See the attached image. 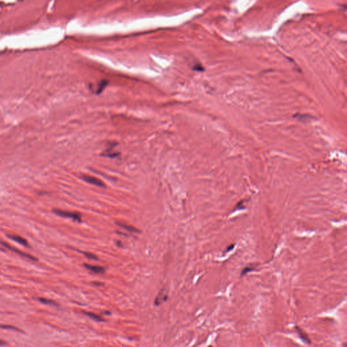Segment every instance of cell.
Returning <instances> with one entry per match:
<instances>
[{"label": "cell", "mask_w": 347, "mask_h": 347, "mask_svg": "<svg viewBox=\"0 0 347 347\" xmlns=\"http://www.w3.org/2000/svg\"><path fill=\"white\" fill-rule=\"evenodd\" d=\"M54 212L58 216L61 217H64V218H71L72 220H75V221H77L80 222L81 221V217L80 213L76 212H67V211H63L60 210H54Z\"/></svg>", "instance_id": "1"}, {"label": "cell", "mask_w": 347, "mask_h": 347, "mask_svg": "<svg viewBox=\"0 0 347 347\" xmlns=\"http://www.w3.org/2000/svg\"><path fill=\"white\" fill-rule=\"evenodd\" d=\"M0 243H2V245L5 246V247H7L8 249L11 250V251H12V252H14V253H16V254H19V255L20 256H23V257H24V258L30 259V260H34V261H37V259L36 258H35V257H34V256H32L31 255H30V254H27V253H25V252H22V251H20V250H19L16 249V248H15V247H13L10 246V245H8V244L7 243L3 242V241H0Z\"/></svg>", "instance_id": "2"}, {"label": "cell", "mask_w": 347, "mask_h": 347, "mask_svg": "<svg viewBox=\"0 0 347 347\" xmlns=\"http://www.w3.org/2000/svg\"><path fill=\"white\" fill-rule=\"evenodd\" d=\"M82 179L84 181H86V182L91 184V185H93L97 186L99 187H104L105 186L104 184L102 182L101 180L96 179V178H94V177L89 176H83Z\"/></svg>", "instance_id": "3"}, {"label": "cell", "mask_w": 347, "mask_h": 347, "mask_svg": "<svg viewBox=\"0 0 347 347\" xmlns=\"http://www.w3.org/2000/svg\"><path fill=\"white\" fill-rule=\"evenodd\" d=\"M168 293L167 292L165 291V289H162L159 292V294L158 295V296L156 297L155 298V305L158 306V305H160L162 303H164V302H165L168 299Z\"/></svg>", "instance_id": "4"}, {"label": "cell", "mask_w": 347, "mask_h": 347, "mask_svg": "<svg viewBox=\"0 0 347 347\" xmlns=\"http://www.w3.org/2000/svg\"><path fill=\"white\" fill-rule=\"evenodd\" d=\"M295 329L296 330L297 333L298 334V336H299V338L303 342L306 343L308 345H310V344H311V340H310L309 336H307V334L304 332L303 330H301L298 326H296Z\"/></svg>", "instance_id": "5"}, {"label": "cell", "mask_w": 347, "mask_h": 347, "mask_svg": "<svg viewBox=\"0 0 347 347\" xmlns=\"http://www.w3.org/2000/svg\"><path fill=\"white\" fill-rule=\"evenodd\" d=\"M83 266L85 267L87 269L92 271V272L96 273V274H102L105 272L104 268L99 266H94V265H91L89 264H83Z\"/></svg>", "instance_id": "6"}, {"label": "cell", "mask_w": 347, "mask_h": 347, "mask_svg": "<svg viewBox=\"0 0 347 347\" xmlns=\"http://www.w3.org/2000/svg\"><path fill=\"white\" fill-rule=\"evenodd\" d=\"M8 237L10 238V239H11L12 240L16 241V242L21 244V245H23L24 246H26V247L29 246V244H28V242H27V241L25 239H24L23 237L19 236V235H8Z\"/></svg>", "instance_id": "7"}, {"label": "cell", "mask_w": 347, "mask_h": 347, "mask_svg": "<svg viewBox=\"0 0 347 347\" xmlns=\"http://www.w3.org/2000/svg\"><path fill=\"white\" fill-rule=\"evenodd\" d=\"M116 224L117 225H119V227H122L123 228L126 229V230L128 231L129 232H133V233H138V232H139V231H138L136 228L132 227V226H129V225H128L126 224H124V223L116 222Z\"/></svg>", "instance_id": "8"}, {"label": "cell", "mask_w": 347, "mask_h": 347, "mask_svg": "<svg viewBox=\"0 0 347 347\" xmlns=\"http://www.w3.org/2000/svg\"><path fill=\"white\" fill-rule=\"evenodd\" d=\"M83 314H85L86 315H87V317H89L90 318H91L92 319H94V321H104V319L102 317L99 316L98 315H96V314H94L93 313L91 312H83Z\"/></svg>", "instance_id": "9"}, {"label": "cell", "mask_w": 347, "mask_h": 347, "mask_svg": "<svg viewBox=\"0 0 347 347\" xmlns=\"http://www.w3.org/2000/svg\"><path fill=\"white\" fill-rule=\"evenodd\" d=\"M39 301L41 302V303H43L44 304H47V305H52V306H58V304H57L56 302H54V300H49V299H47V298H39L37 299Z\"/></svg>", "instance_id": "10"}, {"label": "cell", "mask_w": 347, "mask_h": 347, "mask_svg": "<svg viewBox=\"0 0 347 347\" xmlns=\"http://www.w3.org/2000/svg\"><path fill=\"white\" fill-rule=\"evenodd\" d=\"M108 81L107 80H102L101 81V83H99L98 85V91H97V94H100L101 93L102 91H103V90L108 85Z\"/></svg>", "instance_id": "11"}, {"label": "cell", "mask_w": 347, "mask_h": 347, "mask_svg": "<svg viewBox=\"0 0 347 347\" xmlns=\"http://www.w3.org/2000/svg\"><path fill=\"white\" fill-rule=\"evenodd\" d=\"M254 269H255V268H254V267H252V266L246 267H245V268H243V269L242 270V271H241V275H240V276H241V277H243V276H244V275H246V274L247 273L251 272V271H254Z\"/></svg>", "instance_id": "12"}, {"label": "cell", "mask_w": 347, "mask_h": 347, "mask_svg": "<svg viewBox=\"0 0 347 347\" xmlns=\"http://www.w3.org/2000/svg\"><path fill=\"white\" fill-rule=\"evenodd\" d=\"M81 253L87 257V258H90V259H93V260H98V258L96 257V256L92 254V253H90V252H81Z\"/></svg>", "instance_id": "13"}, {"label": "cell", "mask_w": 347, "mask_h": 347, "mask_svg": "<svg viewBox=\"0 0 347 347\" xmlns=\"http://www.w3.org/2000/svg\"><path fill=\"white\" fill-rule=\"evenodd\" d=\"M0 328L2 329H9V330H16V331H20V330H19L17 328H15L14 326H12V325H0Z\"/></svg>", "instance_id": "14"}, {"label": "cell", "mask_w": 347, "mask_h": 347, "mask_svg": "<svg viewBox=\"0 0 347 347\" xmlns=\"http://www.w3.org/2000/svg\"><path fill=\"white\" fill-rule=\"evenodd\" d=\"M243 201H241L239 202V203H238L237 205L236 206V207H235L234 211H235V210H239L243 209L244 206H243Z\"/></svg>", "instance_id": "15"}, {"label": "cell", "mask_w": 347, "mask_h": 347, "mask_svg": "<svg viewBox=\"0 0 347 347\" xmlns=\"http://www.w3.org/2000/svg\"><path fill=\"white\" fill-rule=\"evenodd\" d=\"M234 247H235V244H234V243H233V244H231V245H230V246H228L227 247V248H226V250H225V253L231 251V250H233L234 249Z\"/></svg>", "instance_id": "16"}, {"label": "cell", "mask_w": 347, "mask_h": 347, "mask_svg": "<svg viewBox=\"0 0 347 347\" xmlns=\"http://www.w3.org/2000/svg\"><path fill=\"white\" fill-rule=\"evenodd\" d=\"M193 69L195 71H202L204 70L203 67H202L201 65H195L193 67Z\"/></svg>", "instance_id": "17"}, {"label": "cell", "mask_w": 347, "mask_h": 347, "mask_svg": "<svg viewBox=\"0 0 347 347\" xmlns=\"http://www.w3.org/2000/svg\"><path fill=\"white\" fill-rule=\"evenodd\" d=\"M4 345H7V343L4 342V341L0 340V346H4Z\"/></svg>", "instance_id": "18"}, {"label": "cell", "mask_w": 347, "mask_h": 347, "mask_svg": "<svg viewBox=\"0 0 347 347\" xmlns=\"http://www.w3.org/2000/svg\"><path fill=\"white\" fill-rule=\"evenodd\" d=\"M92 283H93V284H94V285H103V283H96V282H93Z\"/></svg>", "instance_id": "19"}]
</instances>
